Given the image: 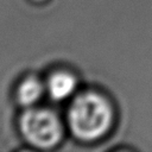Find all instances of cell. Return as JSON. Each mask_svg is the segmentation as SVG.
<instances>
[{
    "label": "cell",
    "instance_id": "1",
    "mask_svg": "<svg viewBox=\"0 0 152 152\" xmlns=\"http://www.w3.org/2000/svg\"><path fill=\"white\" fill-rule=\"evenodd\" d=\"M112 119L109 103L96 93L80 94L68 112L69 126L72 133L82 140H95L102 137L108 131Z\"/></svg>",
    "mask_w": 152,
    "mask_h": 152
},
{
    "label": "cell",
    "instance_id": "2",
    "mask_svg": "<svg viewBox=\"0 0 152 152\" xmlns=\"http://www.w3.org/2000/svg\"><path fill=\"white\" fill-rule=\"evenodd\" d=\"M20 129L24 137L38 147H51L62 137V125L56 114L48 109L32 108L20 118Z\"/></svg>",
    "mask_w": 152,
    "mask_h": 152
},
{
    "label": "cell",
    "instance_id": "3",
    "mask_svg": "<svg viewBox=\"0 0 152 152\" xmlns=\"http://www.w3.org/2000/svg\"><path fill=\"white\" fill-rule=\"evenodd\" d=\"M76 88L75 77L65 71H57L52 74L48 81L46 89L53 100L61 101L69 97Z\"/></svg>",
    "mask_w": 152,
    "mask_h": 152
},
{
    "label": "cell",
    "instance_id": "4",
    "mask_svg": "<svg viewBox=\"0 0 152 152\" xmlns=\"http://www.w3.org/2000/svg\"><path fill=\"white\" fill-rule=\"evenodd\" d=\"M44 87L38 78L27 77L18 87L17 90L18 101L24 106H32L40 99Z\"/></svg>",
    "mask_w": 152,
    "mask_h": 152
},
{
    "label": "cell",
    "instance_id": "5",
    "mask_svg": "<svg viewBox=\"0 0 152 152\" xmlns=\"http://www.w3.org/2000/svg\"><path fill=\"white\" fill-rule=\"evenodd\" d=\"M38 1H39V0H38Z\"/></svg>",
    "mask_w": 152,
    "mask_h": 152
}]
</instances>
